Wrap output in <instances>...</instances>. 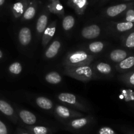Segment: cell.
I'll return each mask as SVG.
<instances>
[{"label": "cell", "instance_id": "8992f818", "mask_svg": "<svg viewBox=\"0 0 134 134\" xmlns=\"http://www.w3.org/2000/svg\"><path fill=\"white\" fill-rule=\"evenodd\" d=\"M0 112L7 116L13 123L16 124H20L22 126L15 109L9 102L2 99H0Z\"/></svg>", "mask_w": 134, "mask_h": 134}, {"label": "cell", "instance_id": "7a4b0ae2", "mask_svg": "<svg viewBox=\"0 0 134 134\" xmlns=\"http://www.w3.org/2000/svg\"><path fill=\"white\" fill-rule=\"evenodd\" d=\"M94 60V55L90 54L85 50H79L69 52L64 58L63 65L64 68L83 66L92 64Z\"/></svg>", "mask_w": 134, "mask_h": 134}, {"label": "cell", "instance_id": "8d00e7d4", "mask_svg": "<svg viewBox=\"0 0 134 134\" xmlns=\"http://www.w3.org/2000/svg\"><path fill=\"white\" fill-rule=\"evenodd\" d=\"M107 0H102V1H101V5H102V4H103L104 3H105L106 1H107Z\"/></svg>", "mask_w": 134, "mask_h": 134}, {"label": "cell", "instance_id": "ab89813d", "mask_svg": "<svg viewBox=\"0 0 134 134\" xmlns=\"http://www.w3.org/2000/svg\"><path fill=\"white\" fill-rule=\"evenodd\" d=\"M125 1H129V0H125Z\"/></svg>", "mask_w": 134, "mask_h": 134}, {"label": "cell", "instance_id": "277c9868", "mask_svg": "<svg viewBox=\"0 0 134 134\" xmlns=\"http://www.w3.org/2000/svg\"><path fill=\"white\" fill-rule=\"evenodd\" d=\"M55 116L63 124L73 119L85 116V114L62 104H56L53 109Z\"/></svg>", "mask_w": 134, "mask_h": 134}, {"label": "cell", "instance_id": "4dcf8cb0", "mask_svg": "<svg viewBox=\"0 0 134 134\" xmlns=\"http://www.w3.org/2000/svg\"><path fill=\"white\" fill-rule=\"evenodd\" d=\"M126 22H129L133 23L134 22V10L129 9L126 14Z\"/></svg>", "mask_w": 134, "mask_h": 134}, {"label": "cell", "instance_id": "836d02e7", "mask_svg": "<svg viewBox=\"0 0 134 134\" xmlns=\"http://www.w3.org/2000/svg\"><path fill=\"white\" fill-rule=\"evenodd\" d=\"M5 0H0V7H1L3 5V4L5 3Z\"/></svg>", "mask_w": 134, "mask_h": 134}, {"label": "cell", "instance_id": "9c48e42d", "mask_svg": "<svg viewBox=\"0 0 134 134\" xmlns=\"http://www.w3.org/2000/svg\"><path fill=\"white\" fill-rule=\"evenodd\" d=\"M49 11L47 7L44 8L42 10L41 13L39 16L37 18V20L36 22V32L38 36H42L43 32L45 30L46 27L48 26V17H49Z\"/></svg>", "mask_w": 134, "mask_h": 134}, {"label": "cell", "instance_id": "7c38bea8", "mask_svg": "<svg viewBox=\"0 0 134 134\" xmlns=\"http://www.w3.org/2000/svg\"><path fill=\"white\" fill-rule=\"evenodd\" d=\"M32 34L31 30L28 27H22L18 33V43L22 47H27L31 42Z\"/></svg>", "mask_w": 134, "mask_h": 134}, {"label": "cell", "instance_id": "8fae6325", "mask_svg": "<svg viewBox=\"0 0 134 134\" xmlns=\"http://www.w3.org/2000/svg\"><path fill=\"white\" fill-rule=\"evenodd\" d=\"M101 34V27L98 24H90L81 30V35L86 39H93L98 37Z\"/></svg>", "mask_w": 134, "mask_h": 134}, {"label": "cell", "instance_id": "484cf974", "mask_svg": "<svg viewBox=\"0 0 134 134\" xmlns=\"http://www.w3.org/2000/svg\"><path fill=\"white\" fill-rule=\"evenodd\" d=\"M22 69H23V67L20 62H14L9 66L8 71H9V73L13 75H18L22 73Z\"/></svg>", "mask_w": 134, "mask_h": 134}, {"label": "cell", "instance_id": "603a6c76", "mask_svg": "<svg viewBox=\"0 0 134 134\" xmlns=\"http://www.w3.org/2000/svg\"><path fill=\"white\" fill-rule=\"evenodd\" d=\"M134 67V56H128L116 65V69L120 73H124Z\"/></svg>", "mask_w": 134, "mask_h": 134}, {"label": "cell", "instance_id": "f546056e", "mask_svg": "<svg viewBox=\"0 0 134 134\" xmlns=\"http://www.w3.org/2000/svg\"><path fill=\"white\" fill-rule=\"evenodd\" d=\"M97 134H117L113 129L109 126L101 127L97 132Z\"/></svg>", "mask_w": 134, "mask_h": 134}, {"label": "cell", "instance_id": "b9f144b4", "mask_svg": "<svg viewBox=\"0 0 134 134\" xmlns=\"http://www.w3.org/2000/svg\"><path fill=\"white\" fill-rule=\"evenodd\" d=\"M133 32H134V30H133Z\"/></svg>", "mask_w": 134, "mask_h": 134}, {"label": "cell", "instance_id": "d590c367", "mask_svg": "<svg viewBox=\"0 0 134 134\" xmlns=\"http://www.w3.org/2000/svg\"><path fill=\"white\" fill-rule=\"evenodd\" d=\"M3 54L2 51L0 50V59L3 58Z\"/></svg>", "mask_w": 134, "mask_h": 134}, {"label": "cell", "instance_id": "d4e9b609", "mask_svg": "<svg viewBox=\"0 0 134 134\" xmlns=\"http://www.w3.org/2000/svg\"><path fill=\"white\" fill-rule=\"evenodd\" d=\"M75 24V19L72 15H65L63 18L62 26L64 31H69L73 28Z\"/></svg>", "mask_w": 134, "mask_h": 134}, {"label": "cell", "instance_id": "3957f363", "mask_svg": "<svg viewBox=\"0 0 134 134\" xmlns=\"http://www.w3.org/2000/svg\"><path fill=\"white\" fill-rule=\"evenodd\" d=\"M56 98L61 104L70 107L78 111L88 113L91 111L89 105L78 96L69 92H61L56 96Z\"/></svg>", "mask_w": 134, "mask_h": 134}, {"label": "cell", "instance_id": "5bb4252c", "mask_svg": "<svg viewBox=\"0 0 134 134\" xmlns=\"http://www.w3.org/2000/svg\"><path fill=\"white\" fill-rule=\"evenodd\" d=\"M30 0H21L14 3L11 8L12 13L15 19L21 18L24 13Z\"/></svg>", "mask_w": 134, "mask_h": 134}, {"label": "cell", "instance_id": "ba28073f", "mask_svg": "<svg viewBox=\"0 0 134 134\" xmlns=\"http://www.w3.org/2000/svg\"><path fill=\"white\" fill-rule=\"evenodd\" d=\"M94 70L100 79L109 78L113 75V68L109 64L105 62H96L93 64Z\"/></svg>", "mask_w": 134, "mask_h": 134}, {"label": "cell", "instance_id": "60d3db41", "mask_svg": "<svg viewBox=\"0 0 134 134\" xmlns=\"http://www.w3.org/2000/svg\"><path fill=\"white\" fill-rule=\"evenodd\" d=\"M17 1H21V0H17Z\"/></svg>", "mask_w": 134, "mask_h": 134}, {"label": "cell", "instance_id": "d6986e66", "mask_svg": "<svg viewBox=\"0 0 134 134\" xmlns=\"http://www.w3.org/2000/svg\"><path fill=\"white\" fill-rule=\"evenodd\" d=\"M22 128L27 130L31 134H52L54 130L45 126H23Z\"/></svg>", "mask_w": 134, "mask_h": 134}, {"label": "cell", "instance_id": "e575fe53", "mask_svg": "<svg viewBox=\"0 0 134 134\" xmlns=\"http://www.w3.org/2000/svg\"><path fill=\"white\" fill-rule=\"evenodd\" d=\"M125 132V133L126 134H134V132H130V131H127V130H125L124 131Z\"/></svg>", "mask_w": 134, "mask_h": 134}, {"label": "cell", "instance_id": "6da1fadb", "mask_svg": "<svg viewBox=\"0 0 134 134\" xmlns=\"http://www.w3.org/2000/svg\"><path fill=\"white\" fill-rule=\"evenodd\" d=\"M64 74L82 82L101 79L94 70L92 64L75 68H64Z\"/></svg>", "mask_w": 134, "mask_h": 134}, {"label": "cell", "instance_id": "e0dca14e", "mask_svg": "<svg viewBox=\"0 0 134 134\" xmlns=\"http://www.w3.org/2000/svg\"><path fill=\"white\" fill-rule=\"evenodd\" d=\"M46 7L49 13L58 16L60 18H64L65 16V10L60 0H52L49 1Z\"/></svg>", "mask_w": 134, "mask_h": 134}, {"label": "cell", "instance_id": "f35d334b", "mask_svg": "<svg viewBox=\"0 0 134 134\" xmlns=\"http://www.w3.org/2000/svg\"><path fill=\"white\" fill-rule=\"evenodd\" d=\"M52 1V0H49V1Z\"/></svg>", "mask_w": 134, "mask_h": 134}, {"label": "cell", "instance_id": "4fadbf2b", "mask_svg": "<svg viewBox=\"0 0 134 134\" xmlns=\"http://www.w3.org/2000/svg\"><path fill=\"white\" fill-rule=\"evenodd\" d=\"M56 27H57V22L56 20H54L51 22L46 27L45 30L42 35V45L43 47H47V44L52 39L56 33Z\"/></svg>", "mask_w": 134, "mask_h": 134}, {"label": "cell", "instance_id": "ffe728a7", "mask_svg": "<svg viewBox=\"0 0 134 134\" xmlns=\"http://www.w3.org/2000/svg\"><path fill=\"white\" fill-rule=\"evenodd\" d=\"M128 53L127 51L122 49H115L109 53L108 58L111 62L116 63V64L121 62L122 61L128 57Z\"/></svg>", "mask_w": 134, "mask_h": 134}, {"label": "cell", "instance_id": "2e32d148", "mask_svg": "<svg viewBox=\"0 0 134 134\" xmlns=\"http://www.w3.org/2000/svg\"><path fill=\"white\" fill-rule=\"evenodd\" d=\"M62 47V43L59 39H55L47 47L44 52V58L48 60L54 58L58 55Z\"/></svg>", "mask_w": 134, "mask_h": 134}, {"label": "cell", "instance_id": "9a60e30c", "mask_svg": "<svg viewBox=\"0 0 134 134\" xmlns=\"http://www.w3.org/2000/svg\"><path fill=\"white\" fill-rule=\"evenodd\" d=\"M67 3L77 14L82 15L88 6V0H68Z\"/></svg>", "mask_w": 134, "mask_h": 134}, {"label": "cell", "instance_id": "5b68a950", "mask_svg": "<svg viewBox=\"0 0 134 134\" xmlns=\"http://www.w3.org/2000/svg\"><path fill=\"white\" fill-rule=\"evenodd\" d=\"M94 121V117L92 115H85L82 117L73 119L64 125L65 129L71 132H79L88 127Z\"/></svg>", "mask_w": 134, "mask_h": 134}, {"label": "cell", "instance_id": "f1b7e54d", "mask_svg": "<svg viewBox=\"0 0 134 134\" xmlns=\"http://www.w3.org/2000/svg\"><path fill=\"white\" fill-rule=\"evenodd\" d=\"M124 44L128 48H134V32H132L125 37Z\"/></svg>", "mask_w": 134, "mask_h": 134}, {"label": "cell", "instance_id": "30bf717a", "mask_svg": "<svg viewBox=\"0 0 134 134\" xmlns=\"http://www.w3.org/2000/svg\"><path fill=\"white\" fill-rule=\"evenodd\" d=\"M39 4V0H30L24 13L21 17L22 22H28L35 17L37 12Z\"/></svg>", "mask_w": 134, "mask_h": 134}, {"label": "cell", "instance_id": "74e56055", "mask_svg": "<svg viewBox=\"0 0 134 134\" xmlns=\"http://www.w3.org/2000/svg\"><path fill=\"white\" fill-rule=\"evenodd\" d=\"M99 1V0H94V2H96V1Z\"/></svg>", "mask_w": 134, "mask_h": 134}, {"label": "cell", "instance_id": "1f68e13d", "mask_svg": "<svg viewBox=\"0 0 134 134\" xmlns=\"http://www.w3.org/2000/svg\"><path fill=\"white\" fill-rule=\"evenodd\" d=\"M0 134H10L8 127L1 120H0Z\"/></svg>", "mask_w": 134, "mask_h": 134}, {"label": "cell", "instance_id": "d6a6232c", "mask_svg": "<svg viewBox=\"0 0 134 134\" xmlns=\"http://www.w3.org/2000/svg\"><path fill=\"white\" fill-rule=\"evenodd\" d=\"M15 134H31L29 131H27V130L24 129L22 127L20 128H17Z\"/></svg>", "mask_w": 134, "mask_h": 134}, {"label": "cell", "instance_id": "7402d4cb", "mask_svg": "<svg viewBox=\"0 0 134 134\" xmlns=\"http://www.w3.org/2000/svg\"><path fill=\"white\" fill-rule=\"evenodd\" d=\"M105 47V43L101 41H97L92 42L87 44V46L85 47L86 50L85 51L90 53V54H97L101 53L104 50Z\"/></svg>", "mask_w": 134, "mask_h": 134}, {"label": "cell", "instance_id": "cb8c5ba5", "mask_svg": "<svg viewBox=\"0 0 134 134\" xmlns=\"http://www.w3.org/2000/svg\"><path fill=\"white\" fill-rule=\"evenodd\" d=\"M44 80L51 85H59L62 81V77L57 71H50L44 75Z\"/></svg>", "mask_w": 134, "mask_h": 134}, {"label": "cell", "instance_id": "44dd1931", "mask_svg": "<svg viewBox=\"0 0 134 134\" xmlns=\"http://www.w3.org/2000/svg\"><path fill=\"white\" fill-rule=\"evenodd\" d=\"M35 103L39 108L45 111H52L54 107L53 102L51 99L44 96H38L35 98Z\"/></svg>", "mask_w": 134, "mask_h": 134}, {"label": "cell", "instance_id": "ac0fdd59", "mask_svg": "<svg viewBox=\"0 0 134 134\" xmlns=\"http://www.w3.org/2000/svg\"><path fill=\"white\" fill-rule=\"evenodd\" d=\"M127 8H128V5L125 3L119 4V5L109 7L105 10L104 16L105 17H108V18H114L125 11Z\"/></svg>", "mask_w": 134, "mask_h": 134}, {"label": "cell", "instance_id": "83f0119b", "mask_svg": "<svg viewBox=\"0 0 134 134\" xmlns=\"http://www.w3.org/2000/svg\"><path fill=\"white\" fill-rule=\"evenodd\" d=\"M120 79L128 85L134 86V72L123 75L120 76Z\"/></svg>", "mask_w": 134, "mask_h": 134}, {"label": "cell", "instance_id": "52a82bcc", "mask_svg": "<svg viewBox=\"0 0 134 134\" xmlns=\"http://www.w3.org/2000/svg\"><path fill=\"white\" fill-rule=\"evenodd\" d=\"M15 111L21 124H24L23 126H34L37 123V118L31 111L19 108L18 107H16Z\"/></svg>", "mask_w": 134, "mask_h": 134}, {"label": "cell", "instance_id": "4316f807", "mask_svg": "<svg viewBox=\"0 0 134 134\" xmlns=\"http://www.w3.org/2000/svg\"><path fill=\"white\" fill-rule=\"evenodd\" d=\"M134 26L133 23L129 22H118L115 25V28L119 32H124L133 28Z\"/></svg>", "mask_w": 134, "mask_h": 134}]
</instances>
